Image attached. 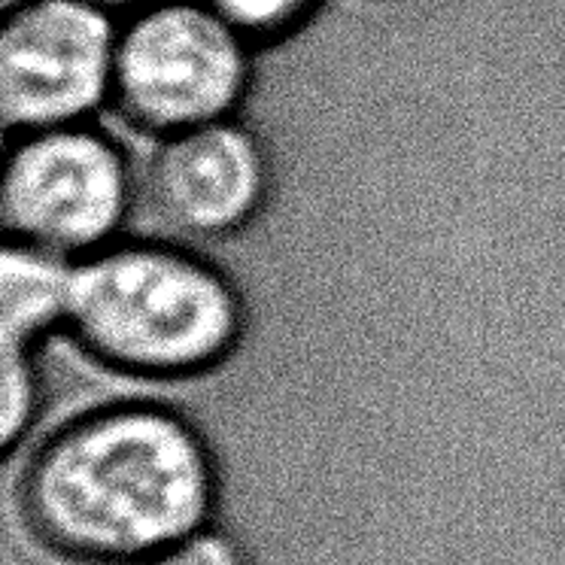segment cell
<instances>
[{
    "instance_id": "3957f363",
    "label": "cell",
    "mask_w": 565,
    "mask_h": 565,
    "mask_svg": "<svg viewBox=\"0 0 565 565\" xmlns=\"http://www.w3.org/2000/svg\"><path fill=\"white\" fill-rule=\"evenodd\" d=\"M246 46L204 0H161L119 25L113 100L156 137L232 119L249 83Z\"/></svg>"
},
{
    "instance_id": "7c38bea8",
    "label": "cell",
    "mask_w": 565,
    "mask_h": 565,
    "mask_svg": "<svg viewBox=\"0 0 565 565\" xmlns=\"http://www.w3.org/2000/svg\"><path fill=\"white\" fill-rule=\"evenodd\" d=\"M19 3H25V0H3V13H7V10H13V7H19Z\"/></svg>"
},
{
    "instance_id": "9c48e42d",
    "label": "cell",
    "mask_w": 565,
    "mask_h": 565,
    "mask_svg": "<svg viewBox=\"0 0 565 565\" xmlns=\"http://www.w3.org/2000/svg\"><path fill=\"white\" fill-rule=\"evenodd\" d=\"M31 405H34V383H31L25 356L7 353V369H3V441H15L19 429L31 417Z\"/></svg>"
},
{
    "instance_id": "8fae6325",
    "label": "cell",
    "mask_w": 565,
    "mask_h": 565,
    "mask_svg": "<svg viewBox=\"0 0 565 565\" xmlns=\"http://www.w3.org/2000/svg\"><path fill=\"white\" fill-rule=\"evenodd\" d=\"M92 3H98V7H104V10L113 15H135L140 13V10H147V7H156L161 0H92Z\"/></svg>"
},
{
    "instance_id": "6da1fadb",
    "label": "cell",
    "mask_w": 565,
    "mask_h": 565,
    "mask_svg": "<svg viewBox=\"0 0 565 565\" xmlns=\"http://www.w3.org/2000/svg\"><path fill=\"white\" fill-rule=\"evenodd\" d=\"M210 504V466L183 423L122 407L52 438L25 480L40 539L76 559H147L189 539Z\"/></svg>"
},
{
    "instance_id": "30bf717a",
    "label": "cell",
    "mask_w": 565,
    "mask_h": 565,
    "mask_svg": "<svg viewBox=\"0 0 565 565\" xmlns=\"http://www.w3.org/2000/svg\"><path fill=\"white\" fill-rule=\"evenodd\" d=\"M149 565H241L237 553L222 539L213 535H189L180 544H173L159 556H152Z\"/></svg>"
},
{
    "instance_id": "ba28073f",
    "label": "cell",
    "mask_w": 565,
    "mask_h": 565,
    "mask_svg": "<svg viewBox=\"0 0 565 565\" xmlns=\"http://www.w3.org/2000/svg\"><path fill=\"white\" fill-rule=\"evenodd\" d=\"M249 40L274 38L296 25L313 0H204Z\"/></svg>"
},
{
    "instance_id": "277c9868",
    "label": "cell",
    "mask_w": 565,
    "mask_h": 565,
    "mask_svg": "<svg viewBox=\"0 0 565 565\" xmlns=\"http://www.w3.org/2000/svg\"><path fill=\"white\" fill-rule=\"evenodd\" d=\"M128 201L122 152L88 125L19 135L3 161L0 216L13 244L79 262L116 244Z\"/></svg>"
},
{
    "instance_id": "5b68a950",
    "label": "cell",
    "mask_w": 565,
    "mask_h": 565,
    "mask_svg": "<svg viewBox=\"0 0 565 565\" xmlns=\"http://www.w3.org/2000/svg\"><path fill=\"white\" fill-rule=\"evenodd\" d=\"M119 22L92 0H25L3 13L0 116L10 135L86 125L113 98Z\"/></svg>"
},
{
    "instance_id": "8992f818",
    "label": "cell",
    "mask_w": 565,
    "mask_h": 565,
    "mask_svg": "<svg viewBox=\"0 0 565 565\" xmlns=\"http://www.w3.org/2000/svg\"><path fill=\"white\" fill-rule=\"evenodd\" d=\"M268 168L244 125L222 122L161 137L149 161V201L173 232L220 237L241 228L262 204Z\"/></svg>"
},
{
    "instance_id": "7a4b0ae2",
    "label": "cell",
    "mask_w": 565,
    "mask_h": 565,
    "mask_svg": "<svg viewBox=\"0 0 565 565\" xmlns=\"http://www.w3.org/2000/svg\"><path fill=\"white\" fill-rule=\"evenodd\" d=\"M67 322L107 365L183 377L232 350L241 305L232 282L185 249L110 244L74 262Z\"/></svg>"
},
{
    "instance_id": "52a82bcc",
    "label": "cell",
    "mask_w": 565,
    "mask_h": 565,
    "mask_svg": "<svg viewBox=\"0 0 565 565\" xmlns=\"http://www.w3.org/2000/svg\"><path fill=\"white\" fill-rule=\"evenodd\" d=\"M74 262L46 249L7 241L0 262L3 350L25 356V347L52 322L67 320Z\"/></svg>"
}]
</instances>
